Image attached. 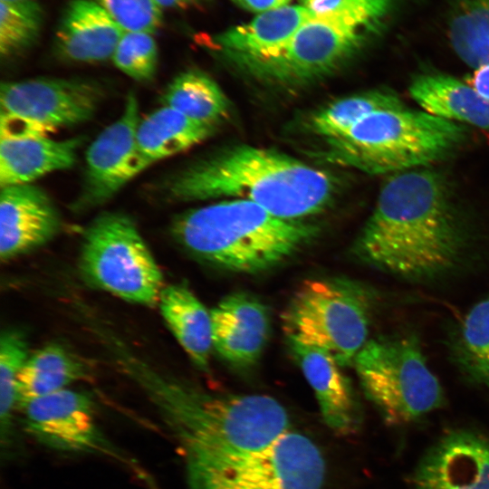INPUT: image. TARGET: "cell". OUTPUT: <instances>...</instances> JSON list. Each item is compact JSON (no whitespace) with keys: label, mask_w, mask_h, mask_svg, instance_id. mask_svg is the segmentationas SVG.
I'll use <instances>...</instances> for the list:
<instances>
[{"label":"cell","mask_w":489,"mask_h":489,"mask_svg":"<svg viewBox=\"0 0 489 489\" xmlns=\"http://www.w3.org/2000/svg\"><path fill=\"white\" fill-rule=\"evenodd\" d=\"M155 2L159 7L185 8L194 3L195 0H155Z\"/></svg>","instance_id":"cell-36"},{"label":"cell","mask_w":489,"mask_h":489,"mask_svg":"<svg viewBox=\"0 0 489 489\" xmlns=\"http://www.w3.org/2000/svg\"><path fill=\"white\" fill-rule=\"evenodd\" d=\"M187 489H324L318 446L289 430L266 448L218 466L186 465Z\"/></svg>","instance_id":"cell-10"},{"label":"cell","mask_w":489,"mask_h":489,"mask_svg":"<svg viewBox=\"0 0 489 489\" xmlns=\"http://www.w3.org/2000/svg\"><path fill=\"white\" fill-rule=\"evenodd\" d=\"M125 32L154 34L162 24L161 7L155 0H92Z\"/></svg>","instance_id":"cell-32"},{"label":"cell","mask_w":489,"mask_h":489,"mask_svg":"<svg viewBox=\"0 0 489 489\" xmlns=\"http://www.w3.org/2000/svg\"><path fill=\"white\" fill-rule=\"evenodd\" d=\"M450 353L466 379L489 388V296L459 322L451 337Z\"/></svg>","instance_id":"cell-26"},{"label":"cell","mask_w":489,"mask_h":489,"mask_svg":"<svg viewBox=\"0 0 489 489\" xmlns=\"http://www.w3.org/2000/svg\"><path fill=\"white\" fill-rule=\"evenodd\" d=\"M43 9L36 0L0 1V53L8 58L29 48L37 39Z\"/></svg>","instance_id":"cell-30"},{"label":"cell","mask_w":489,"mask_h":489,"mask_svg":"<svg viewBox=\"0 0 489 489\" xmlns=\"http://www.w3.org/2000/svg\"><path fill=\"white\" fill-rule=\"evenodd\" d=\"M352 366L365 397L388 424L416 421L445 402L443 388L411 333L369 340Z\"/></svg>","instance_id":"cell-8"},{"label":"cell","mask_w":489,"mask_h":489,"mask_svg":"<svg viewBox=\"0 0 489 489\" xmlns=\"http://www.w3.org/2000/svg\"><path fill=\"white\" fill-rule=\"evenodd\" d=\"M403 107L401 99L391 91H363L341 98L320 109L311 116L309 129L324 139H333L374 111Z\"/></svg>","instance_id":"cell-27"},{"label":"cell","mask_w":489,"mask_h":489,"mask_svg":"<svg viewBox=\"0 0 489 489\" xmlns=\"http://www.w3.org/2000/svg\"><path fill=\"white\" fill-rule=\"evenodd\" d=\"M376 297L348 278L304 281L282 313L286 340L321 349L342 367L352 366L366 344Z\"/></svg>","instance_id":"cell-7"},{"label":"cell","mask_w":489,"mask_h":489,"mask_svg":"<svg viewBox=\"0 0 489 489\" xmlns=\"http://www.w3.org/2000/svg\"><path fill=\"white\" fill-rule=\"evenodd\" d=\"M171 235L188 254L226 271L258 273L283 264L319 235L302 219H286L244 199L222 200L177 216Z\"/></svg>","instance_id":"cell-4"},{"label":"cell","mask_w":489,"mask_h":489,"mask_svg":"<svg viewBox=\"0 0 489 489\" xmlns=\"http://www.w3.org/2000/svg\"><path fill=\"white\" fill-rule=\"evenodd\" d=\"M466 249V233L445 178L418 168L385 181L351 252L379 271L424 283L455 272Z\"/></svg>","instance_id":"cell-1"},{"label":"cell","mask_w":489,"mask_h":489,"mask_svg":"<svg viewBox=\"0 0 489 489\" xmlns=\"http://www.w3.org/2000/svg\"><path fill=\"white\" fill-rule=\"evenodd\" d=\"M393 1L342 0L333 12L305 23L273 54L240 67L283 87L317 81L340 67L377 33Z\"/></svg>","instance_id":"cell-6"},{"label":"cell","mask_w":489,"mask_h":489,"mask_svg":"<svg viewBox=\"0 0 489 489\" xmlns=\"http://www.w3.org/2000/svg\"><path fill=\"white\" fill-rule=\"evenodd\" d=\"M149 394L186 465L218 466L261 451L292 429L285 408L261 394L206 391L160 382Z\"/></svg>","instance_id":"cell-3"},{"label":"cell","mask_w":489,"mask_h":489,"mask_svg":"<svg viewBox=\"0 0 489 489\" xmlns=\"http://www.w3.org/2000/svg\"><path fill=\"white\" fill-rule=\"evenodd\" d=\"M29 356L26 338L21 331L5 330L0 337V442L2 456L14 447V413L17 408L19 373Z\"/></svg>","instance_id":"cell-28"},{"label":"cell","mask_w":489,"mask_h":489,"mask_svg":"<svg viewBox=\"0 0 489 489\" xmlns=\"http://www.w3.org/2000/svg\"><path fill=\"white\" fill-rule=\"evenodd\" d=\"M414 489H489V437L467 429L446 433L420 459Z\"/></svg>","instance_id":"cell-14"},{"label":"cell","mask_w":489,"mask_h":489,"mask_svg":"<svg viewBox=\"0 0 489 489\" xmlns=\"http://www.w3.org/2000/svg\"><path fill=\"white\" fill-rule=\"evenodd\" d=\"M158 304L168 329L191 361L199 369L207 370L213 349L210 311L183 283L164 286Z\"/></svg>","instance_id":"cell-22"},{"label":"cell","mask_w":489,"mask_h":489,"mask_svg":"<svg viewBox=\"0 0 489 489\" xmlns=\"http://www.w3.org/2000/svg\"><path fill=\"white\" fill-rule=\"evenodd\" d=\"M0 187L31 184L49 173L72 168L82 139L47 137L0 139Z\"/></svg>","instance_id":"cell-20"},{"label":"cell","mask_w":489,"mask_h":489,"mask_svg":"<svg viewBox=\"0 0 489 489\" xmlns=\"http://www.w3.org/2000/svg\"><path fill=\"white\" fill-rule=\"evenodd\" d=\"M162 106L193 120L216 127L229 112V101L219 85L206 73L188 70L177 75L161 96Z\"/></svg>","instance_id":"cell-25"},{"label":"cell","mask_w":489,"mask_h":489,"mask_svg":"<svg viewBox=\"0 0 489 489\" xmlns=\"http://www.w3.org/2000/svg\"><path fill=\"white\" fill-rule=\"evenodd\" d=\"M101 87L81 79L36 78L1 84V112L22 118L47 133L91 120Z\"/></svg>","instance_id":"cell-13"},{"label":"cell","mask_w":489,"mask_h":489,"mask_svg":"<svg viewBox=\"0 0 489 489\" xmlns=\"http://www.w3.org/2000/svg\"><path fill=\"white\" fill-rule=\"evenodd\" d=\"M448 33L465 64L475 69L489 64V0H457Z\"/></svg>","instance_id":"cell-29"},{"label":"cell","mask_w":489,"mask_h":489,"mask_svg":"<svg viewBox=\"0 0 489 489\" xmlns=\"http://www.w3.org/2000/svg\"><path fill=\"white\" fill-rule=\"evenodd\" d=\"M469 84L481 97L489 101V64L475 68Z\"/></svg>","instance_id":"cell-34"},{"label":"cell","mask_w":489,"mask_h":489,"mask_svg":"<svg viewBox=\"0 0 489 489\" xmlns=\"http://www.w3.org/2000/svg\"><path fill=\"white\" fill-rule=\"evenodd\" d=\"M79 272L89 285L124 301L153 307L164 288L163 274L134 222L106 212L85 229Z\"/></svg>","instance_id":"cell-9"},{"label":"cell","mask_w":489,"mask_h":489,"mask_svg":"<svg viewBox=\"0 0 489 489\" xmlns=\"http://www.w3.org/2000/svg\"><path fill=\"white\" fill-rule=\"evenodd\" d=\"M315 16L302 5H286L261 13L249 23L217 34L214 44L241 66L275 53Z\"/></svg>","instance_id":"cell-19"},{"label":"cell","mask_w":489,"mask_h":489,"mask_svg":"<svg viewBox=\"0 0 489 489\" xmlns=\"http://www.w3.org/2000/svg\"><path fill=\"white\" fill-rule=\"evenodd\" d=\"M292 0H234L244 9L254 13H264L289 5Z\"/></svg>","instance_id":"cell-33"},{"label":"cell","mask_w":489,"mask_h":489,"mask_svg":"<svg viewBox=\"0 0 489 489\" xmlns=\"http://www.w3.org/2000/svg\"><path fill=\"white\" fill-rule=\"evenodd\" d=\"M213 349L228 364L246 369L260 359L271 331L267 306L246 292L225 296L212 310Z\"/></svg>","instance_id":"cell-16"},{"label":"cell","mask_w":489,"mask_h":489,"mask_svg":"<svg viewBox=\"0 0 489 489\" xmlns=\"http://www.w3.org/2000/svg\"><path fill=\"white\" fill-rule=\"evenodd\" d=\"M87 375V365L73 352L57 343L45 345L29 354L19 373L17 408L67 388Z\"/></svg>","instance_id":"cell-23"},{"label":"cell","mask_w":489,"mask_h":489,"mask_svg":"<svg viewBox=\"0 0 489 489\" xmlns=\"http://www.w3.org/2000/svg\"><path fill=\"white\" fill-rule=\"evenodd\" d=\"M408 90L424 111L489 131V101L470 84L443 73H426L414 78Z\"/></svg>","instance_id":"cell-21"},{"label":"cell","mask_w":489,"mask_h":489,"mask_svg":"<svg viewBox=\"0 0 489 489\" xmlns=\"http://www.w3.org/2000/svg\"><path fill=\"white\" fill-rule=\"evenodd\" d=\"M216 128L191 120L162 106L139 122L136 133L139 153L149 166L205 140Z\"/></svg>","instance_id":"cell-24"},{"label":"cell","mask_w":489,"mask_h":489,"mask_svg":"<svg viewBox=\"0 0 489 489\" xmlns=\"http://www.w3.org/2000/svg\"><path fill=\"white\" fill-rule=\"evenodd\" d=\"M20 410L25 432L46 448L111 458L140 471L101 430L87 393L67 388L36 398Z\"/></svg>","instance_id":"cell-11"},{"label":"cell","mask_w":489,"mask_h":489,"mask_svg":"<svg viewBox=\"0 0 489 489\" xmlns=\"http://www.w3.org/2000/svg\"><path fill=\"white\" fill-rule=\"evenodd\" d=\"M139 120L137 97L129 91L120 118L105 128L87 149L82 186L72 205L74 211L104 204L149 166L137 145Z\"/></svg>","instance_id":"cell-12"},{"label":"cell","mask_w":489,"mask_h":489,"mask_svg":"<svg viewBox=\"0 0 489 489\" xmlns=\"http://www.w3.org/2000/svg\"><path fill=\"white\" fill-rule=\"evenodd\" d=\"M466 129L456 122L405 107L374 111L339 137L324 139V160L369 174L424 168L458 149Z\"/></svg>","instance_id":"cell-5"},{"label":"cell","mask_w":489,"mask_h":489,"mask_svg":"<svg viewBox=\"0 0 489 489\" xmlns=\"http://www.w3.org/2000/svg\"><path fill=\"white\" fill-rule=\"evenodd\" d=\"M342 0H301L303 7L316 15H323L333 12Z\"/></svg>","instance_id":"cell-35"},{"label":"cell","mask_w":489,"mask_h":489,"mask_svg":"<svg viewBox=\"0 0 489 489\" xmlns=\"http://www.w3.org/2000/svg\"><path fill=\"white\" fill-rule=\"evenodd\" d=\"M60 214L41 187H1L0 257L8 262L51 241L60 231Z\"/></svg>","instance_id":"cell-15"},{"label":"cell","mask_w":489,"mask_h":489,"mask_svg":"<svg viewBox=\"0 0 489 489\" xmlns=\"http://www.w3.org/2000/svg\"><path fill=\"white\" fill-rule=\"evenodd\" d=\"M125 31L92 0H72L55 34V48L63 59L96 62L112 58Z\"/></svg>","instance_id":"cell-18"},{"label":"cell","mask_w":489,"mask_h":489,"mask_svg":"<svg viewBox=\"0 0 489 489\" xmlns=\"http://www.w3.org/2000/svg\"><path fill=\"white\" fill-rule=\"evenodd\" d=\"M287 344L314 392L323 423L336 436L354 435L360 427L361 413L342 367L321 349L290 340Z\"/></svg>","instance_id":"cell-17"},{"label":"cell","mask_w":489,"mask_h":489,"mask_svg":"<svg viewBox=\"0 0 489 489\" xmlns=\"http://www.w3.org/2000/svg\"><path fill=\"white\" fill-rule=\"evenodd\" d=\"M116 67L139 82L153 79L158 65V49L151 34L125 32L114 53Z\"/></svg>","instance_id":"cell-31"},{"label":"cell","mask_w":489,"mask_h":489,"mask_svg":"<svg viewBox=\"0 0 489 489\" xmlns=\"http://www.w3.org/2000/svg\"><path fill=\"white\" fill-rule=\"evenodd\" d=\"M165 199L251 201L286 219L318 214L332 200L335 183L326 171L282 152L236 146L204 158L166 177Z\"/></svg>","instance_id":"cell-2"},{"label":"cell","mask_w":489,"mask_h":489,"mask_svg":"<svg viewBox=\"0 0 489 489\" xmlns=\"http://www.w3.org/2000/svg\"><path fill=\"white\" fill-rule=\"evenodd\" d=\"M0 1H18V0H0Z\"/></svg>","instance_id":"cell-37"}]
</instances>
